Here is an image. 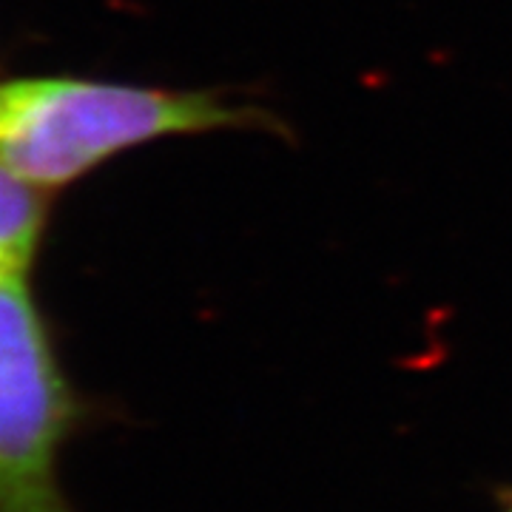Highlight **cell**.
<instances>
[{
  "instance_id": "cell-1",
  "label": "cell",
  "mask_w": 512,
  "mask_h": 512,
  "mask_svg": "<svg viewBox=\"0 0 512 512\" xmlns=\"http://www.w3.org/2000/svg\"><path fill=\"white\" fill-rule=\"evenodd\" d=\"M214 131L293 140L279 114L259 103H234L214 89H154L89 77L0 83V163L49 194L131 148Z\"/></svg>"
},
{
  "instance_id": "cell-2",
  "label": "cell",
  "mask_w": 512,
  "mask_h": 512,
  "mask_svg": "<svg viewBox=\"0 0 512 512\" xmlns=\"http://www.w3.org/2000/svg\"><path fill=\"white\" fill-rule=\"evenodd\" d=\"M89 416L29 276H0V512H74L60 458Z\"/></svg>"
},
{
  "instance_id": "cell-3",
  "label": "cell",
  "mask_w": 512,
  "mask_h": 512,
  "mask_svg": "<svg viewBox=\"0 0 512 512\" xmlns=\"http://www.w3.org/2000/svg\"><path fill=\"white\" fill-rule=\"evenodd\" d=\"M495 512H512V484L495 490Z\"/></svg>"
},
{
  "instance_id": "cell-4",
  "label": "cell",
  "mask_w": 512,
  "mask_h": 512,
  "mask_svg": "<svg viewBox=\"0 0 512 512\" xmlns=\"http://www.w3.org/2000/svg\"><path fill=\"white\" fill-rule=\"evenodd\" d=\"M0 276H9V274H6V271H3V268H0Z\"/></svg>"
}]
</instances>
